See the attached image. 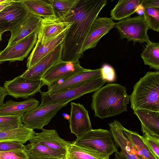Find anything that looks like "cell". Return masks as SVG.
Listing matches in <instances>:
<instances>
[{
  "label": "cell",
  "mask_w": 159,
  "mask_h": 159,
  "mask_svg": "<svg viewBox=\"0 0 159 159\" xmlns=\"http://www.w3.org/2000/svg\"><path fill=\"white\" fill-rule=\"evenodd\" d=\"M13 0H0V11L15 1Z\"/></svg>",
  "instance_id": "cell-39"
},
{
  "label": "cell",
  "mask_w": 159,
  "mask_h": 159,
  "mask_svg": "<svg viewBox=\"0 0 159 159\" xmlns=\"http://www.w3.org/2000/svg\"><path fill=\"white\" fill-rule=\"evenodd\" d=\"M86 149L110 156L118 151L110 131L98 129L89 130L77 137L72 143Z\"/></svg>",
  "instance_id": "cell-4"
},
{
  "label": "cell",
  "mask_w": 159,
  "mask_h": 159,
  "mask_svg": "<svg viewBox=\"0 0 159 159\" xmlns=\"http://www.w3.org/2000/svg\"><path fill=\"white\" fill-rule=\"evenodd\" d=\"M7 95V93L4 87L0 86V108L4 104V98Z\"/></svg>",
  "instance_id": "cell-38"
},
{
  "label": "cell",
  "mask_w": 159,
  "mask_h": 159,
  "mask_svg": "<svg viewBox=\"0 0 159 159\" xmlns=\"http://www.w3.org/2000/svg\"><path fill=\"white\" fill-rule=\"evenodd\" d=\"M134 113L141 122L143 134L159 138V112L139 109Z\"/></svg>",
  "instance_id": "cell-22"
},
{
  "label": "cell",
  "mask_w": 159,
  "mask_h": 159,
  "mask_svg": "<svg viewBox=\"0 0 159 159\" xmlns=\"http://www.w3.org/2000/svg\"><path fill=\"white\" fill-rule=\"evenodd\" d=\"M109 157L86 149L71 143L67 150L66 159H109Z\"/></svg>",
  "instance_id": "cell-28"
},
{
  "label": "cell",
  "mask_w": 159,
  "mask_h": 159,
  "mask_svg": "<svg viewBox=\"0 0 159 159\" xmlns=\"http://www.w3.org/2000/svg\"><path fill=\"white\" fill-rule=\"evenodd\" d=\"M0 159H29L23 148L4 152H0Z\"/></svg>",
  "instance_id": "cell-34"
},
{
  "label": "cell",
  "mask_w": 159,
  "mask_h": 159,
  "mask_svg": "<svg viewBox=\"0 0 159 159\" xmlns=\"http://www.w3.org/2000/svg\"><path fill=\"white\" fill-rule=\"evenodd\" d=\"M29 12L43 18H56L48 0H20Z\"/></svg>",
  "instance_id": "cell-25"
},
{
  "label": "cell",
  "mask_w": 159,
  "mask_h": 159,
  "mask_svg": "<svg viewBox=\"0 0 159 159\" xmlns=\"http://www.w3.org/2000/svg\"><path fill=\"white\" fill-rule=\"evenodd\" d=\"M143 16L150 29L159 31V8H143Z\"/></svg>",
  "instance_id": "cell-31"
},
{
  "label": "cell",
  "mask_w": 159,
  "mask_h": 159,
  "mask_svg": "<svg viewBox=\"0 0 159 159\" xmlns=\"http://www.w3.org/2000/svg\"><path fill=\"white\" fill-rule=\"evenodd\" d=\"M145 65L158 71L159 70V43L151 41L147 43L141 54Z\"/></svg>",
  "instance_id": "cell-29"
},
{
  "label": "cell",
  "mask_w": 159,
  "mask_h": 159,
  "mask_svg": "<svg viewBox=\"0 0 159 159\" xmlns=\"http://www.w3.org/2000/svg\"><path fill=\"white\" fill-rule=\"evenodd\" d=\"M24 145L21 142L16 141H8L0 142V152L9 151L15 149L21 148Z\"/></svg>",
  "instance_id": "cell-36"
},
{
  "label": "cell",
  "mask_w": 159,
  "mask_h": 159,
  "mask_svg": "<svg viewBox=\"0 0 159 159\" xmlns=\"http://www.w3.org/2000/svg\"><path fill=\"white\" fill-rule=\"evenodd\" d=\"M23 124L21 116H0V131L17 128Z\"/></svg>",
  "instance_id": "cell-32"
},
{
  "label": "cell",
  "mask_w": 159,
  "mask_h": 159,
  "mask_svg": "<svg viewBox=\"0 0 159 159\" xmlns=\"http://www.w3.org/2000/svg\"><path fill=\"white\" fill-rule=\"evenodd\" d=\"M115 26L120 35V39L140 43L150 42L148 30L150 28L143 16L125 18L116 23Z\"/></svg>",
  "instance_id": "cell-6"
},
{
  "label": "cell",
  "mask_w": 159,
  "mask_h": 159,
  "mask_svg": "<svg viewBox=\"0 0 159 159\" xmlns=\"http://www.w3.org/2000/svg\"><path fill=\"white\" fill-rule=\"evenodd\" d=\"M43 18L30 12L25 18L11 31L7 46L38 31Z\"/></svg>",
  "instance_id": "cell-18"
},
{
  "label": "cell",
  "mask_w": 159,
  "mask_h": 159,
  "mask_svg": "<svg viewBox=\"0 0 159 159\" xmlns=\"http://www.w3.org/2000/svg\"></svg>",
  "instance_id": "cell-42"
},
{
  "label": "cell",
  "mask_w": 159,
  "mask_h": 159,
  "mask_svg": "<svg viewBox=\"0 0 159 159\" xmlns=\"http://www.w3.org/2000/svg\"><path fill=\"white\" fill-rule=\"evenodd\" d=\"M68 30L44 43L42 44L37 41L27 59L26 64L27 69L34 66L60 44L62 43L67 35Z\"/></svg>",
  "instance_id": "cell-19"
},
{
  "label": "cell",
  "mask_w": 159,
  "mask_h": 159,
  "mask_svg": "<svg viewBox=\"0 0 159 159\" xmlns=\"http://www.w3.org/2000/svg\"><path fill=\"white\" fill-rule=\"evenodd\" d=\"M131 108L159 112V72L148 71L133 86L129 95Z\"/></svg>",
  "instance_id": "cell-3"
},
{
  "label": "cell",
  "mask_w": 159,
  "mask_h": 159,
  "mask_svg": "<svg viewBox=\"0 0 159 159\" xmlns=\"http://www.w3.org/2000/svg\"><path fill=\"white\" fill-rule=\"evenodd\" d=\"M41 79L25 78L20 75L4 84L7 95L16 98H27L40 91L43 86Z\"/></svg>",
  "instance_id": "cell-8"
},
{
  "label": "cell",
  "mask_w": 159,
  "mask_h": 159,
  "mask_svg": "<svg viewBox=\"0 0 159 159\" xmlns=\"http://www.w3.org/2000/svg\"><path fill=\"white\" fill-rule=\"evenodd\" d=\"M37 39V33H34L0 50V63L23 60L34 47Z\"/></svg>",
  "instance_id": "cell-10"
},
{
  "label": "cell",
  "mask_w": 159,
  "mask_h": 159,
  "mask_svg": "<svg viewBox=\"0 0 159 159\" xmlns=\"http://www.w3.org/2000/svg\"><path fill=\"white\" fill-rule=\"evenodd\" d=\"M72 24V22H65L60 18H43L36 33L37 41L46 43L69 29Z\"/></svg>",
  "instance_id": "cell-14"
},
{
  "label": "cell",
  "mask_w": 159,
  "mask_h": 159,
  "mask_svg": "<svg viewBox=\"0 0 159 159\" xmlns=\"http://www.w3.org/2000/svg\"><path fill=\"white\" fill-rule=\"evenodd\" d=\"M123 130L142 159H156L143 141L137 132L128 129L123 126Z\"/></svg>",
  "instance_id": "cell-27"
},
{
  "label": "cell",
  "mask_w": 159,
  "mask_h": 159,
  "mask_svg": "<svg viewBox=\"0 0 159 159\" xmlns=\"http://www.w3.org/2000/svg\"><path fill=\"white\" fill-rule=\"evenodd\" d=\"M101 75L65 90L54 93L40 91L41 95L40 106L63 102H70L83 95L95 92L106 83Z\"/></svg>",
  "instance_id": "cell-5"
},
{
  "label": "cell",
  "mask_w": 159,
  "mask_h": 159,
  "mask_svg": "<svg viewBox=\"0 0 159 159\" xmlns=\"http://www.w3.org/2000/svg\"><path fill=\"white\" fill-rule=\"evenodd\" d=\"M141 5L143 8H159V0H142Z\"/></svg>",
  "instance_id": "cell-37"
},
{
  "label": "cell",
  "mask_w": 159,
  "mask_h": 159,
  "mask_svg": "<svg viewBox=\"0 0 159 159\" xmlns=\"http://www.w3.org/2000/svg\"><path fill=\"white\" fill-rule=\"evenodd\" d=\"M56 18H61L68 14L80 0H48Z\"/></svg>",
  "instance_id": "cell-30"
},
{
  "label": "cell",
  "mask_w": 159,
  "mask_h": 159,
  "mask_svg": "<svg viewBox=\"0 0 159 159\" xmlns=\"http://www.w3.org/2000/svg\"><path fill=\"white\" fill-rule=\"evenodd\" d=\"M101 75V68L94 70L84 69L73 76L48 88L46 92L54 93L65 90Z\"/></svg>",
  "instance_id": "cell-16"
},
{
  "label": "cell",
  "mask_w": 159,
  "mask_h": 159,
  "mask_svg": "<svg viewBox=\"0 0 159 159\" xmlns=\"http://www.w3.org/2000/svg\"><path fill=\"white\" fill-rule=\"evenodd\" d=\"M2 33H1V32H0V42L1 41L2 39Z\"/></svg>",
  "instance_id": "cell-41"
},
{
  "label": "cell",
  "mask_w": 159,
  "mask_h": 159,
  "mask_svg": "<svg viewBox=\"0 0 159 159\" xmlns=\"http://www.w3.org/2000/svg\"><path fill=\"white\" fill-rule=\"evenodd\" d=\"M29 11L20 0H16L0 11V32L11 31L27 16Z\"/></svg>",
  "instance_id": "cell-12"
},
{
  "label": "cell",
  "mask_w": 159,
  "mask_h": 159,
  "mask_svg": "<svg viewBox=\"0 0 159 159\" xmlns=\"http://www.w3.org/2000/svg\"><path fill=\"white\" fill-rule=\"evenodd\" d=\"M101 68V76L106 82H113L116 79V73L114 68L107 64H104Z\"/></svg>",
  "instance_id": "cell-35"
},
{
  "label": "cell",
  "mask_w": 159,
  "mask_h": 159,
  "mask_svg": "<svg viewBox=\"0 0 159 159\" xmlns=\"http://www.w3.org/2000/svg\"><path fill=\"white\" fill-rule=\"evenodd\" d=\"M34 130L23 124L21 126L11 130L0 131V142L16 141L25 143L35 135Z\"/></svg>",
  "instance_id": "cell-26"
},
{
  "label": "cell",
  "mask_w": 159,
  "mask_h": 159,
  "mask_svg": "<svg viewBox=\"0 0 159 159\" xmlns=\"http://www.w3.org/2000/svg\"><path fill=\"white\" fill-rule=\"evenodd\" d=\"M141 0H120L110 12L111 18L115 20H120L130 17L135 12L141 5Z\"/></svg>",
  "instance_id": "cell-24"
},
{
  "label": "cell",
  "mask_w": 159,
  "mask_h": 159,
  "mask_svg": "<svg viewBox=\"0 0 159 159\" xmlns=\"http://www.w3.org/2000/svg\"><path fill=\"white\" fill-rule=\"evenodd\" d=\"M116 23L111 18L97 17L92 24L85 40L82 52L94 48L101 39L113 28Z\"/></svg>",
  "instance_id": "cell-15"
},
{
  "label": "cell",
  "mask_w": 159,
  "mask_h": 159,
  "mask_svg": "<svg viewBox=\"0 0 159 159\" xmlns=\"http://www.w3.org/2000/svg\"><path fill=\"white\" fill-rule=\"evenodd\" d=\"M141 139L156 159H159V138L144 134L141 136Z\"/></svg>",
  "instance_id": "cell-33"
},
{
  "label": "cell",
  "mask_w": 159,
  "mask_h": 159,
  "mask_svg": "<svg viewBox=\"0 0 159 159\" xmlns=\"http://www.w3.org/2000/svg\"><path fill=\"white\" fill-rule=\"evenodd\" d=\"M69 102H63L39 105L23 114L21 116L22 121L26 126L33 130H42L43 127L48 125L57 112Z\"/></svg>",
  "instance_id": "cell-7"
},
{
  "label": "cell",
  "mask_w": 159,
  "mask_h": 159,
  "mask_svg": "<svg viewBox=\"0 0 159 159\" xmlns=\"http://www.w3.org/2000/svg\"><path fill=\"white\" fill-rule=\"evenodd\" d=\"M143 7L141 5L137 9L135 12H136L139 16H143Z\"/></svg>",
  "instance_id": "cell-40"
},
{
  "label": "cell",
  "mask_w": 159,
  "mask_h": 159,
  "mask_svg": "<svg viewBox=\"0 0 159 159\" xmlns=\"http://www.w3.org/2000/svg\"><path fill=\"white\" fill-rule=\"evenodd\" d=\"M110 131L120 151L115 152V159H142L125 135L123 126L117 120L109 123Z\"/></svg>",
  "instance_id": "cell-11"
},
{
  "label": "cell",
  "mask_w": 159,
  "mask_h": 159,
  "mask_svg": "<svg viewBox=\"0 0 159 159\" xmlns=\"http://www.w3.org/2000/svg\"><path fill=\"white\" fill-rule=\"evenodd\" d=\"M39 102L34 98L17 102L11 99L6 101L0 108V116H21L34 109Z\"/></svg>",
  "instance_id": "cell-23"
},
{
  "label": "cell",
  "mask_w": 159,
  "mask_h": 159,
  "mask_svg": "<svg viewBox=\"0 0 159 159\" xmlns=\"http://www.w3.org/2000/svg\"><path fill=\"white\" fill-rule=\"evenodd\" d=\"M107 0H80L76 6L61 18L65 22H72L62 43L61 60L75 61L82 57L83 44L94 21Z\"/></svg>",
  "instance_id": "cell-1"
},
{
  "label": "cell",
  "mask_w": 159,
  "mask_h": 159,
  "mask_svg": "<svg viewBox=\"0 0 159 159\" xmlns=\"http://www.w3.org/2000/svg\"><path fill=\"white\" fill-rule=\"evenodd\" d=\"M30 142L41 144L53 149L67 152L71 143L61 138L57 131L54 129H43L40 133H36Z\"/></svg>",
  "instance_id": "cell-20"
},
{
  "label": "cell",
  "mask_w": 159,
  "mask_h": 159,
  "mask_svg": "<svg viewBox=\"0 0 159 159\" xmlns=\"http://www.w3.org/2000/svg\"><path fill=\"white\" fill-rule=\"evenodd\" d=\"M83 69L79 59L69 61L61 60L51 67L43 75L41 79L43 84L49 88L60 80H65Z\"/></svg>",
  "instance_id": "cell-9"
},
{
  "label": "cell",
  "mask_w": 159,
  "mask_h": 159,
  "mask_svg": "<svg viewBox=\"0 0 159 159\" xmlns=\"http://www.w3.org/2000/svg\"><path fill=\"white\" fill-rule=\"evenodd\" d=\"M62 47V43L20 76L25 78L41 79L51 67L61 60Z\"/></svg>",
  "instance_id": "cell-17"
},
{
  "label": "cell",
  "mask_w": 159,
  "mask_h": 159,
  "mask_svg": "<svg viewBox=\"0 0 159 159\" xmlns=\"http://www.w3.org/2000/svg\"><path fill=\"white\" fill-rule=\"evenodd\" d=\"M129 95L126 87L118 84H108L92 96V109L94 116L103 119L127 111Z\"/></svg>",
  "instance_id": "cell-2"
},
{
  "label": "cell",
  "mask_w": 159,
  "mask_h": 159,
  "mask_svg": "<svg viewBox=\"0 0 159 159\" xmlns=\"http://www.w3.org/2000/svg\"><path fill=\"white\" fill-rule=\"evenodd\" d=\"M23 149L29 159H66L67 152L39 143L30 142Z\"/></svg>",
  "instance_id": "cell-21"
},
{
  "label": "cell",
  "mask_w": 159,
  "mask_h": 159,
  "mask_svg": "<svg viewBox=\"0 0 159 159\" xmlns=\"http://www.w3.org/2000/svg\"><path fill=\"white\" fill-rule=\"evenodd\" d=\"M70 105L69 122L71 133L77 137L93 129L88 110L80 103L72 102Z\"/></svg>",
  "instance_id": "cell-13"
}]
</instances>
